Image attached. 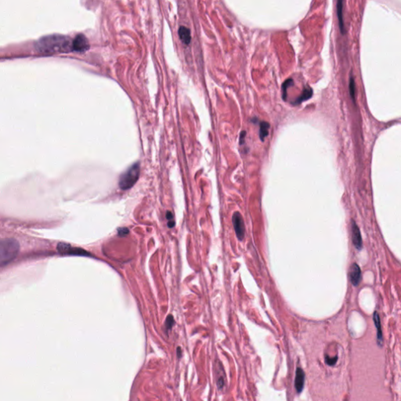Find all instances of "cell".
I'll return each instance as SVG.
<instances>
[{"label": "cell", "instance_id": "cell-19", "mask_svg": "<svg viewBox=\"0 0 401 401\" xmlns=\"http://www.w3.org/2000/svg\"><path fill=\"white\" fill-rule=\"evenodd\" d=\"M129 233V230L128 228L126 227H122V228H118V234L119 236L121 237H125Z\"/></svg>", "mask_w": 401, "mask_h": 401}, {"label": "cell", "instance_id": "cell-3", "mask_svg": "<svg viewBox=\"0 0 401 401\" xmlns=\"http://www.w3.org/2000/svg\"><path fill=\"white\" fill-rule=\"evenodd\" d=\"M140 172V163L137 162L131 166L125 173L120 176L118 182L120 188L122 190H126L133 187V185H135L138 180Z\"/></svg>", "mask_w": 401, "mask_h": 401}, {"label": "cell", "instance_id": "cell-1", "mask_svg": "<svg viewBox=\"0 0 401 401\" xmlns=\"http://www.w3.org/2000/svg\"><path fill=\"white\" fill-rule=\"evenodd\" d=\"M36 49L38 52L46 54L68 52L73 50L72 41L64 35H48L37 42Z\"/></svg>", "mask_w": 401, "mask_h": 401}, {"label": "cell", "instance_id": "cell-12", "mask_svg": "<svg viewBox=\"0 0 401 401\" xmlns=\"http://www.w3.org/2000/svg\"><path fill=\"white\" fill-rule=\"evenodd\" d=\"M179 35H180L181 41L184 44L188 45L190 43L191 36H190V30L188 28H187L186 27H180V29H179Z\"/></svg>", "mask_w": 401, "mask_h": 401}, {"label": "cell", "instance_id": "cell-17", "mask_svg": "<svg viewBox=\"0 0 401 401\" xmlns=\"http://www.w3.org/2000/svg\"><path fill=\"white\" fill-rule=\"evenodd\" d=\"M174 323H175V320H174L173 316L168 315L167 317L166 320H165V328H166V330L170 331L172 329V326L174 325Z\"/></svg>", "mask_w": 401, "mask_h": 401}, {"label": "cell", "instance_id": "cell-16", "mask_svg": "<svg viewBox=\"0 0 401 401\" xmlns=\"http://www.w3.org/2000/svg\"><path fill=\"white\" fill-rule=\"evenodd\" d=\"M349 89H350V96H351L353 102L355 103V82H354V79H353V76H350V78Z\"/></svg>", "mask_w": 401, "mask_h": 401}, {"label": "cell", "instance_id": "cell-20", "mask_svg": "<svg viewBox=\"0 0 401 401\" xmlns=\"http://www.w3.org/2000/svg\"><path fill=\"white\" fill-rule=\"evenodd\" d=\"M337 360H338V357H334V358H329L327 356H326L325 357V362L327 363V364L330 365V366L335 365V363L337 362Z\"/></svg>", "mask_w": 401, "mask_h": 401}, {"label": "cell", "instance_id": "cell-11", "mask_svg": "<svg viewBox=\"0 0 401 401\" xmlns=\"http://www.w3.org/2000/svg\"><path fill=\"white\" fill-rule=\"evenodd\" d=\"M313 89L310 87H306L303 89L302 91V93L294 101V102H292V104H294V105H298V104H300L301 103H302L303 101L307 100L310 99L313 96Z\"/></svg>", "mask_w": 401, "mask_h": 401}, {"label": "cell", "instance_id": "cell-8", "mask_svg": "<svg viewBox=\"0 0 401 401\" xmlns=\"http://www.w3.org/2000/svg\"><path fill=\"white\" fill-rule=\"evenodd\" d=\"M305 381V374L302 369L298 368L296 372V379H295V388L298 393H300L302 391Z\"/></svg>", "mask_w": 401, "mask_h": 401}, {"label": "cell", "instance_id": "cell-4", "mask_svg": "<svg viewBox=\"0 0 401 401\" xmlns=\"http://www.w3.org/2000/svg\"><path fill=\"white\" fill-rule=\"evenodd\" d=\"M232 222H233L237 238H238L239 241H242L244 237V223L241 215L238 212H235L233 215Z\"/></svg>", "mask_w": 401, "mask_h": 401}, {"label": "cell", "instance_id": "cell-13", "mask_svg": "<svg viewBox=\"0 0 401 401\" xmlns=\"http://www.w3.org/2000/svg\"><path fill=\"white\" fill-rule=\"evenodd\" d=\"M270 126V124L266 122H261L259 124V138L263 142L269 135Z\"/></svg>", "mask_w": 401, "mask_h": 401}, {"label": "cell", "instance_id": "cell-21", "mask_svg": "<svg viewBox=\"0 0 401 401\" xmlns=\"http://www.w3.org/2000/svg\"><path fill=\"white\" fill-rule=\"evenodd\" d=\"M245 136H246V132H245V131H242V132H241V134H240V138H239L240 145H242V144H244Z\"/></svg>", "mask_w": 401, "mask_h": 401}, {"label": "cell", "instance_id": "cell-22", "mask_svg": "<svg viewBox=\"0 0 401 401\" xmlns=\"http://www.w3.org/2000/svg\"><path fill=\"white\" fill-rule=\"evenodd\" d=\"M177 357H178V358H181L182 357V350L180 347L177 348Z\"/></svg>", "mask_w": 401, "mask_h": 401}, {"label": "cell", "instance_id": "cell-7", "mask_svg": "<svg viewBox=\"0 0 401 401\" xmlns=\"http://www.w3.org/2000/svg\"><path fill=\"white\" fill-rule=\"evenodd\" d=\"M361 278V271L360 268L357 263H353L350 270V279L352 284L354 286H357Z\"/></svg>", "mask_w": 401, "mask_h": 401}, {"label": "cell", "instance_id": "cell-6", "mask_svg": "<svg viewBox=\"0 0 401 401\" xmlns=\"http://www.w3.org/2000/svg\"><path fill=\"white\" fill-rule=\"evenodd\" d=\"M351 231H352V241H353V244L358 250H361L363 247V241H362L361 234H360V231L359 229L358 226L355 221L352 220L351 224Z\"/></svg>", "mask_w": 401, "mask_h": 401}, {"label": "cell", "instance_id": "cell-10", "mask_svg": "<svg viewBox=\"0 0 401 401\" xmlns=\"http://www.w3.org/2000/svg\"><path fill=\"white\" fill-rule=\"evenodd\" d=\"M373 320H374V323H375V327L377 328V340H378V343L379 346H381L383 343L382 341V332H381V321H380V317L379 315L377 312L374 313V317H373Z\"/></svg>", "mask_w": 401, "mask_h": 401}, {"label": "cell", "instance_id": "cell-9", "mask_svg": "<svg viewBox=\"0 0 401 401\" xmlns=\"http://www.w3.org/2000/svg\"><path fill=\"white\" fill-rule=\"evenodd\" d=\"M337 15H338L339 28L342 35L345 34V25L343 19V0H337Z\"/></svg>", "mask_w": 401, "mask_h": 401}, {"label": "cell", "instance_id": "cell-18", "mask_svg": "<svg viewBox=\"0 0 401 401\" xmlns=\"http://www.w3.org/2000/svg\"><path fill=\"white\" fill-rule=\"evenodd\" d=\"M166 219L168 220V226L169 228H172L175 226V221L173 220V215L171 212L168 211L166 212Z\"/></svg>", "mask_w": 401, "mask_h": 401}, {"label": "cell", "instance_id": "cell-14", "mask_svg": "<svg viewBox=\"0 0 401 401\" xmlns=\"http://www.w3.org/2000/svg\"><path fill=\"white\" fill-rule=\"evenodd\" d=\"M294 84V82H293V79L292 78H289V79H287L282 85V98L284 100H286V97H287V90L290 86H293Z\"/></svg>", "mask_w": 401, "mask_h": 401}, {"label": "cell", "instance_id": "cell-5", "mask_svg": "<svg viewBox=\"0 0 401 401\" xmlns=\"http://www.w3.org/2000/svg\"><path fill=\"white\" fill-rule=\"evenodd\" d=\"M89 48V45L86 36L79 34L72 41L73 50L77 52H85Z\"/></svg>", "mask_w": 401, "mask_h": 401}, {"label": "cell", "instance_id": "cell-2", "mask_svg": "<svg viewBox=\"0 0 401 401\" xmlns=\"http://www.w3.org/2000/svg\"><path fill=\"white\" fill-rule=\"evenodd\" d=\"M20 252V244L13 238L0 240V266L11 263L17 258Z\"/></svg>", "mask_w": 401, "mask_h": 401}, {"label": "cell", "instance_id": "cell-15", "mask_svg": "<svg viewBox=\"0 0 401 401\" xmlns=\"http://www.w3.org/2000/svg\"><path fill=\"white\" fill-rule=\"evenodd\" d=\"M71 248V246L69 244H66V243H59V244H57L56 249H57L58 252H60V254H68V251H69Z\"/></svg>", "mask_w": 401, "mask_h": 401}]
</instances>
